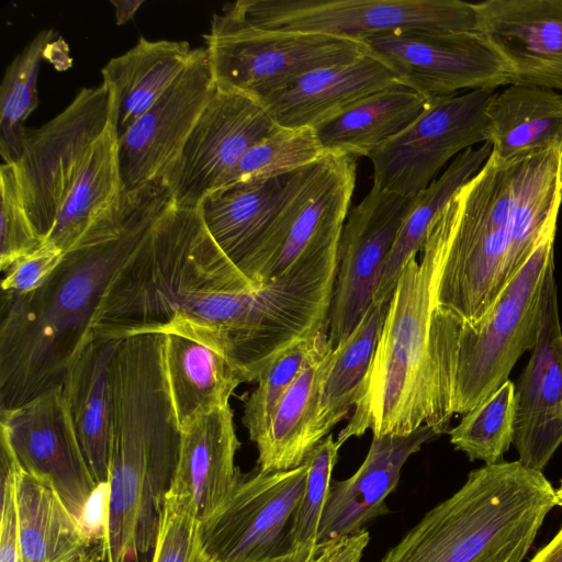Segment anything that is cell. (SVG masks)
<instances>
[{
    "mask_svg": "<svg viewBox=\"0 0 562 562\" xmlns=\"http://www.w3.org/2000/svg\"><path fill=\"white\" fill-rule=\"evenodd\" d=\"M173 203L165 180L123 190L36 290L2 291L0 411L59 386L114 277Z\"/></svg>",
    "mask_w": 562,
    "mask_h": 562,
    "instance_id": "1",
    "label": "cell"
},
{
    "mask_svg": "<svg viewBox=\"0 0 562 562\" xmlns=\"http://www.w3.org/2000/svg\"><path fill=\"white\" fill-rule=\"evenodd\" d=\"M561 204V146L507 160L491 154L428 229L442 251L432 329L447 333L483 319L557 227Z\"/></svg>",
    "mask_w": 562,
    "mask_h": 562,
    "instance_id": "2",
    "label": "cell"
},
{
    "mask_svg": "<svg viewBox=\"0 0 562 562\" xmlns=\"http://www.w3.org/2000/svg\"><path fill=\"white\" fill-rule=\"evenodd\" d=\"M251 286L198 207L172 203L110 283L91 331L125 338L193 329L212 335L227 353L241 291Z\"/></svg>",
    "mask_w": 562,
    "mask_h": 562,
    "instance_id": "3",
    "label": "cell"
},
{
    "mask_svg": "<svg viewBox=\"0 0 562 562\" xmlns=\"http://www.w3.org/2000/svg\"><path fill=\"white\" fill-rule=\"evenodd\" d=\"M109 376V514L101 555L102 562H133L155 547L181 427L161 356L121 353Z\"/></svg>",
    "mask_w": 562,
    "mask_h": 562,
    "instance_id": "4",
    "label": "cell"
},
{
    "mask_svg": "<svg viewBox=\"0 0 562 562\" xmlns=\"http://www.w3.org/2000/svg\"><path fill=\"white\" fill-rule=\"evenodd\" d=\"M400 273L375 352L353 413L337 441L368 430L374 437L408 435L429 426L448 432L439 413L431 341L442 251L427 233L418 254Z\"/></svg>",
    "mask_w": 562,
    "mask_h": 562,
    "instance_id": "5",
    "label": "cell"
},
{
    "mask_svg": "<svg viewBox=\"0 0 562 562\" xmlns=\"http://www.w3.org/2000/svg\"><path fill=\"white\" fill-rule=\"evenodd\" d=\"M555 505L541 471L518 460L484 464L380 562H521Z\"/></svg>",
    "mask_w": 562,
    "mask_h": 562,
    "instance_id": "6",
    "label": "cell"
},
{
    "mask_svg": "<svg viewBox=\"0 0 562 562\" xmlns=\"http://www.w3.org/2000/svg\"><path fill=\"white\" fill-rule=\"evenodd\" d=\"M555 231L541 237L483 319L431 334L438 404L446 426L507 381L518 359L536 345L546 282L554 269Z\"/></svg>",
    "mask_w": 562,
    "mask_h": 562,
    "instance_id": "7",
    "label": "cell"
},
{
    "mask_svg": "<svg viewBox=\"0 0 562 562\" xmlns=\"http://www.w3.org/2000/svg\"><path fill=\"white\" fill-rule=\"evenodd\" d=\"M203 38L215 87L257 101L308 71L368 53L359 41L257 26L236 2L214 13Z\"/></svg>",
    "mask_w": 562,
    "mask_h": 562,
    "instance_id": "8",
    "label": "cell"
},
{
    "mask_svg": "<svg viewBox=\"0 0 562 562\" xmlns=\"http://www.w3.org/2000/svg\"><path fill=\"white\" fill-rule=\"evenodd\" d=\"M356 180V159L333 154L284 176L276 213L243 274L267 283L337 246Z\"/></svg>",
    "mask_w": 562,
    "mask_h": 562,
    "instance_id": "9",
    "label": "cell"
},
{
    "mask_svg": "<svg viewBox=\"0 0 562 562\" xmlns=\"http://www.w3.org/2000/svg\"><path fill=\"white\" fill-rule=\"evenodd\" d=\"M252 24L363 42L406 31L479 33L476 4L460 0H239Z\"/></svg>",
    "mask_w": 562,
    "mask_h": 562,
    "instance_id": "10",
    "label": "cell"
},
{
    "mask_svg": "<svg viewBox=\"0 0 562 562\" xmlns=\"http://www.w3.org/2000/svg\"><path fill=\"white\" fill-rule=\"evenodd\" d=\"M113 109L112 91L102 82L82 88L54 119L26 132L14 165L27 214L44 239L89 150L109 126Z\"/></svg>",
    "mask_w": 562,
    "mask_h": 562,
    "instance_id": "11",
    "label": "cell"
},
{
    "mask_svg": "<svg viewBox=\"0 0 562 562\" xmlns=\"http://www.w3.org/2000/svg\"><path fill=\"white\" fill-rule=\"evenodd\" d=\"M494 89L471 90L430 100L405 130L369 155L373 186L405 196L425 190L451 159L488 140Z\"/></svg>",
    "mask_w": 562,
    "mask_h": 562,
    "instance_id": "12",
    "label": "cell"
},
{
    "mask_svg": "<svg viewBox=\"0 0 562 562\" xmlns=\"http://www.w3.org/2000/svg\"><path fill=\"white\" fill-rule=\"evenodd\" d=\"M308 465L241 474L222 506L201 521L213 562H302L289 555L288 532L303 494Z\"/></svg>",
    "mask_w": 562,
    "mask_h": 562,
    "instance_id": "13",
    "label": "cell"
},
{
    "mask_svg": "<svg viewBox=\"0 0 562 562\" xmlns=\"http://www.w3.org/2000/svg\"><path fill=\"white\" fill-rule=\"evenodd\" d=\"M363 43L400 83L428 101L512 85L508 67L480 33L406 31Z\"/></svg>",
    "mask_w": 562,
    "mask_h": 562,
    "instance_id": "14",
    "label": "cell"
},
{
    "mask_svg": "<svg viewBox=\"0 0 562 562\" xmlns=\"http://www.w3.org/2000/svg\"><path fill=\"white\" fill-rule=\"evenodd\" d=\"M277 128L259 101L216 88L179 157L162 178L173 203L198 207L244 155Z\"/></svg>",
    "mask_w": 562,
    "mask_h": 562,
    "instance_id": "15",
    "label": "cell"
},
{
    "mask_svg": "<svg viewBox=\"0 0 562 562\" xmlns=\"http://www.w3.org/2000/svg\"><path fill=\"white\" fill-rule=\"evenodd\" d=\"M415 196L372 186L349 210L339 239L328 315L327 336L333 349L350 336L372 304L383 266Z\"/></svg>",
    "mask_w": 562,
    "mask_h": 562,
    "instance_id": "16",
    "label": "cell"
},
{
    "mask_svg": "<svg viewBox=\"0 0 562 562\" xmlns=\"http://www.w3.org/2000/svg\"><path fill=\"white\" fill-rule=\"evenodd\" d=\"M0 434L20 467L49 485L80 524L97 483L60 385L19 407L0 411Z\"/></svg>",
    "mask_w": 562,
    "mask_h": 562,
    "instance_id": "17",
    "label": "cell"
},
{
    "mask_svg": "<svg viewBox=\"0 0 562 562\" xmlns=\"http://www.w3.org/2000/svg\"><path fill=\"white\" fill-rule=\"evenodd\" d=\"M215 89L205 47H196L183 72L119 139L124 190L164 178Z\"/></svg>",
    "mask_w": 562,
    "mask_h": 562,
    "instance_id": "18",
    "label": "cell"
},
{
    "mask_svg": "<svg viewBox=\"0 0 562 562\" xmlns=\"http://www.w3.org/2000/svg\"><path fill=\"white\" fill-rule=\"evenodd\" d=\"M562 443V327L554 269L548 274L538 340L515 385L513 445L525 467L541 471Z\"/></svg>",
    "mask_w": 562,
    "mask_h": 562,
    "instance_id": "19",
    "label": "cell"
},
{
    "mask_svg": "<svg viewBox=\"0 0 562 562\" xmlns=\"http://www.w3.org/2000/svg\"><path fill=\"white\" fill-rule=\"evenodd\" d=\"M479 33L501 56L512 85L562 90V0H487Z\"/></svg>",
    "mask_w": 562,
    "mask_h": 562,
    "instance_id": "20",
    "label": "cell"
},
{
    "mask_svg": "<svg viewBox=\"0 0 562 562\" xmlns=\"http://www.w3.org/2000/svg\"><path fill=\"white\" fill-rule=\"evenodd\" d=\"M440 435L422 426L408 435L372 438L360 468L344 481L331 480L318 530V546L352 536L389 513L386 497L395 490L408 458Z\"/></svg>",
    "mask_w": 562,
    "mask_h": 562,
    "instance_id": "21",
    "label": "cell"
},
{
    "mask_svg": "<svg viewBox=\"0 0 562 562\" xmlns=\"http://www.w3.org/2000/svg\"><path fill=\"white\" fill-rule=\"evenodd\" d=\"M395 82V75L366 53L350 61L308 71L259 102L279 127L314 128Z\"/></svg>",
    "mask_w": 562,
    "mask_h": 562,
    "instance_id": "22",
    "label": "cell"
},
{
    "mask_svg": "<svg viewBox=\"0 0 562 562\" xmlns=\"http://www.w3.org/2000/svg\"><path fill=\"white\" fill-rule=\"evenodd\" d=\"M240 447L229 405L203 413L181 428L178 465L169 491L187 496L200 521L212 516L241 477Z\"/></svg>",
    "mask_w": 562,
    "mask_h": 562,
    "instance_id": "23",
    "label": "cell"
},
{
    "mask_svg": "<svg viewBox=\"0 0 562 562\" xmlns=\"http://www.w3.org/2000/svg\"><path fill=\"white\" fill-rule=\"evenodd\" d=\"M165 337L166 374L180 427L229 405L244 379L214 337L193 329L168 331Z\"/></svg>",
    "mask_w": 562,
    "mask_h": 562,
    "instance_id": "24",
    "label": "cell"
},
{
    "mask_svg": "<svg viewBox=\"0 0 562 562\" xmlns=\"http://www.w3.org/2000/svg\"><path fill=\"white\" fill-rule=\"evenodd\" d=\"M123 338L91 333L66 371L61 392L81 450L98 484L109 477L110 366Z\"/></svg>",
    "mask_w": 562,
    "mask_h": 562,
    "instance_id": "25",
    "label": "cell"
},
{
    "mask_svg": "<svg viewBox=\"0 0 562 562\" xmlns=\"http://www.w3.org/2000/svg\"><path fill=\"white\" fill-rule=\"evenodd\" d=\"M334 356L335 349L325 334L279 402L266 435L256 443L260 471L295 469L321 442L315 431L316 418L324 381Z\"/></svg>",
    "mask_w": 562,
    "mask_h": 562,
    "instance_id": "26",
    "label": "cell"
},
{
    "mask_svg": "<svg viewBox=\"0 0 562 562\" xmlns=\"http://www.w3.org/2000/svg\"><path fill=\"white\" fill-rule=\"evenodd\" d=\"M188 42L139 37L124 54L101 69L102 82L113 94V123L120 139L168 90L190 63Z\"/></svg>",
    "mask_w": 562,
    "mask_h": 562,
    "instance_id": "27",
    "label": "cell"
},
{
    "mask_svg": "<svg viewBox=\"0 0 562 562\" xmlns=\"http://www.w3.org/2000/svg\"><path fill=\"white\" fill-rule=\"evenodd\" d=\"M429 101L398 81L314 127L325 154L366 156L412 124Z\"/></svg>",
    "mask_w": 562,
    "mask_h": 562,
    "instance_id": "28",
    "label": "cell"
},
{
    "mask_svg": "<svg viewBox=\"0 0 562 562\" xmlns=\"http://www.w3.org/2000/svg\"><path fill=\"white\" fill-rule=\"evenodd\" d=\"M283 183L284 177L235 184L213 191L198 206L210 236L240 272L272 221Z\"/></svg>",
    "mask_w": 562,
    "mask_h": 562,
    "instance_id": "29",
    "label": "cell"
},
{
    "mask_svg": "<svg viewBox=\"0 0 562 562\" xmlns=\"http://www.w3.org/2000/svg\"><path fill=\"white\" fill-rule=\"evenodd\" d=\"M487 117V142L498 159L562 147V94L555 90L509 85L496 93Z\"/></svg>",
    "mask_w": 562,
    "mask_h": 562,
    "instance_id": "30",
    "label": "cell"
},
{
    "mask_svg": "<svg viewBox=\"0 0 562 562\" xmlns=\"http://www.w3.org/2000/svg\"><path fill=\"white\" fill-rule=\"evenodd\" d=\"M15 490L23 562H72L97 544L87 538L56 492L19 462Z\"/></svg>",
    "mask_w": 562,
    "mask_h": 562,
    "instance_id": "31",
    "label": "cell"
},
{
    "mask_svg": "<svg viewBox=\"0 0 562 562\" xmlns=\"http://www.w3.org/2000/svg\"><path fill=\"white\" fill-rule=\"evenodd\" d=\"M123 190L119 138L112 115L109 126L89 150L46 239L66 252L116 202Z\"/></svg>",
    "mask_w": 562,
    "mask_h": 562,
    "instance_id": "32",
    "label": "cell"
},
{
    "mask_svg": "<svg viewBox=\"0 0 562 562\" xmlns=\"http://www.w3.org/2000/svg\"><path fill=\"white\" fill-rule=\"evenodd\" d=\"M491 153L490 142L479 148L465 149L453 158L439 178L415 196L383 266L373 304H389L403 267L412 256L419 254L436 216L454 192L481 169Z\"/></svg>",
    "mask_w": 562,
    "mask_h": 562,
    "instance_id": "33",
    "label": "cell"
},
{
    "mask_svg": "<svg viewBox=\"0 0 562 562\" xmlns=\"http://www.w3.org/2000/svg\"><path fill=\"white\" fill-rule=\"evenodd\" d=\"M387 305L372 303L350 336L335 349L316 418L318 441L355 407L371 367Z\"/></svg>",
    "mask_w": 562,
    "mask_h": 562,
    "instance_id": "34",
    "label": "cell"
},
{
    "mask_svg": "<svg viewBox=\"0 0 562 562\" xmlns=\"http://www.w3.org/2000/svg\"><path fill=\"white\" fill-rule=\"evenodd\" d=\"M41 31L5 69L0 86V155L2 162L16 164L26 135L24 123L37 106V75L41 59L54 38Z\"/></svg>",
    "mask_w": 562,
    "mask_h": 562,
    "instance_id": "35",
    "label": "cell"
},
{
    "mask_svg": "<svg viewBox=\"0 0 562 562\" xmlns=\"http://www.w3.org/2000/svg\"><path fill=\"white\" fill-rule=\"evenodd\" d=\"M514 420L515 384L508 379L449 429L450 442L471 461L497 463L513 445Z\"/></svg>",
    "mask_w": 562,
    "mask_h": 562,
    "instance_id": "36",
    "label": "cell"
},
{
    "mask_svg": "<svg viewBox=\"0 0 562 562\" xmlns=\"http://www.w3.org/2000/svg\"><path fill=\"white\" fill-rule=\"evenodd\" d=\"M324 155L314 128L279 127L252 146L216 190L282 178Z\"/></svg>",
    "mask_w": 562,
    "mask_h": 562,
    "instance_id": "37",
    "label": "cell"
},
{
    "mask_svg": "<svg viewBox=\"0 0 562 562\" xmlns=\"http://www.w3.org/2000/svg\"><path fill=\"white\" fill-rule=\"evenodd\" d=\"M340 447L329 434L305 460L308 465L306 483L288 532L289 555L294 561H305L321 549L319 524Z\"/></svg>",
    "mask_w": 562,
    "mask_h": 562,
    "instance_id": "38",
    "label": "cell"
},
{
    "mask_svg": "<svg viewBox=\"0 0 562 562\" xmlns=\"http://www.w3.org/2000/svg\"><path fill=\"white\" fill-rule=\"evenodd\" d=\"M325 334L327 331H321L295 345L259 375L257 387L247 398L243 415V424L252 442L258 443L266 435L279 402Z\"/></svg>",
    "mask_w": 562,
    "mask_h": 562,
    "instance_id": "39",
    "label": "cell"
},
{
    "mask_svg": "<svg viewBox=\"0 0 562 562\" xmlns=\"http://www.w3.org/2000/svg\"><path fill=\"white\" fill-rule=\"evenodd\" d=\"M151 562H213L202 541L201 521L187 496L167 493Z\"/></svg>",
    "mask_w": 562,
    "mask_h": 562,
    "instance_id": "40",
    "label": "cell"
},
{
    "mask_svg": "<svg viewBox=\"0 0 562 562\" xmlns=\"http://www.w3.org/2000/svg\"><path fill=\"white\" fill-rule=\"evenodd\" d=\"M0 269L35 250L45 239L27 214L14 164L0 167Z\"/></svg>",
    "mask_w": 562,
    "mask_h": 562,
    "instance_id": "41",
    "label": "cell"
},
{
    "mask_svg": "<svg viewBox=\"0 0 562 562\" xmlns=\"http://www.w3.org/2000/svg\"><path fill=\"white\" fill-rule=\"evenodd\" d=\"M1 443V522L0 562H23L19 518L16 508L15 470L16 459L7 440L0 434Z\"/></svg>",
    "mask_w": 562,
    "mask_h": 562,
    "instance_id": "42",
    "label": "cell"
},
{
    "mask_svg": "<svg viewBox=\"0 0 562 562\" xmlns=\"http://www.w3.org/2000/svg\"><path fill=\"white\" fill-rule=\"evenodd\" d=\"M65 252L45 239L35 250L19 258L4 271L2 291L29 293L38 289L60 263Z\"/></svg>",
    "mask_w": 562,
    "mask_h": 562,
    "instance_id": "43",
    "label": "cell"
},
{
    "mask_svg": "<svg viewBox=\"0 0 562 562\" xmlns=\"http://www.w3.org/2000/svg\"><path fill=\"white\" fill-rule=\"evenodd\" d=\"M369 540L367 529L338 539L326 562H360Z\"/></svg>",
    "mask_w": 562,
    "mask_h": 562,
    "instance_id": "44",
    "label": "cell"
},
{
    "mask_svg": "<svg viewBox=\"0 0 562 562\" xmlns=\"http://www.w3.org/2000/svg\"><path fill=\"white\" fill-rule=\"evenodd\" d=\"M530 562H562V527L553 539L536 553Z\"/></svg>",
    "mask_w": 562,
    "mask_h": 562,
    "instance_id": "45",
    "label": "cell"
},
{
    "mask_svg": "<svg viewBox=\"0 0 562 562\" xmlns=\"http://www.w3.org/2000/svg\"><path fill=\"white\" fill-rule=\"evenodd\" d=\"M114 7V18L117 25H123L133 20L144 0H111Z\"/></svg>",
    "mask_w": 562,
    "mask_h": 562,
    "instance_id": "46",
    "label": "cell"
},
{
    "mask_svg": "<svg viewBox=\"0 0 562 562\" xmlns=\"http://www.w3.org/2000/svg\"><path fill=\"white\" fill-rule=\"evenodd\" d=\"M337 540L330 541L328 543H324L321 547V549L313 555H311L308 559L302 562H326L335 543Z\"/></svg>",
    "mask_w": 562,
    "mask_h": 562,
    "instance_id": "47",
    "label": "cell"
},
{
    "mask_svg": "<svg viewBox=\"0 0 562 562\" xmlns=\"http://www.w3.org/2000/svg\"><path fill=\"white\" fill-rule=\"evenodd\" d=\"M72 562H102L101 543L94 544L86 554Z\"/></svg>",
    "mask_w": 562,
    "mask_h": 562,
    "instance_id": "48",
    "label": "cell"
},
{
    "mask_svg": "<svg viewBox=\"0 0 562 562\" xmlns=\"http://www.w3.org/2000/svg\"><path fill=\"white\" fill-rule=\"evenodd\" d=\"M557 505L562 506V481L560 486L555 490Z\"/></svg>",
    "mask_w": 562,
    "mask_h": 562,
    "instance_id": "49",
    "label": "cell"
}]
</instances>
